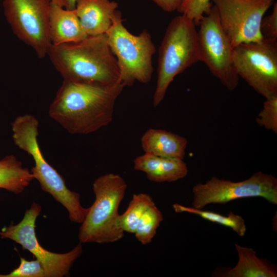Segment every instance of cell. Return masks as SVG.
<instances>
[{
    "mask_svg": "<svg viewBox=\"0 0 277 277\" xmlns=\"http://www.w3.org/2000/svg\"><path fill=\"white\" fill-rule=\"evenodd\" d=\"M124 86L63 80L49 114L71 134H87L111 123L115 101Z\"/></svg>",
    "mask_w": 277,
    "mask_h": 277,
    "instance_id": "obj_1",
    "label": "cell"
},
{
    "mask_svg": "<svg viewBox=\"0 0 277 277\" xmlns=\"http://www.w3.org/2000/svg\"><path fill=\"white\" fill-rule=\"evenodd\" d=\"M47 56L64 80L101 85L119 82L116 58L106 33L75 43L51 44Z\"/></svg>",
    "mask_w": 277,
    "mask_h": 277,
    "instance_id": "obj_2",
    "label": "cell"
},
{
    "mask_svg": "<svg viewBox=\"0 0 277 277\" xmlns=\"http://www.w3.org/2000/svg\"><path fill=\"white\" fill-rule=\"evenodd\" d=\"M38 121L33 115L25 114L11 123L15 145L32 157L35 165L31 170L43 190L49 193L67 210L72 222L82 223L88 211L80 202V194L70 190L62 176L45 159L37 141Z\"/></svg>",
    "mask_w": 277,
    "mask_h": 277,
    "instance_id": "obj_3",
    "label": "cell"
},
{
    "mask_svg": "<svg viewBox=\"0 0 277 277\" xmlns=\"http://www.w3.org/2000/svg\"><path fill=\"white\" fill-rule=\"evenodd\" d=\"M196 26L192 20L181 14L169 23L159 48L154 107L163 101L177 75L201 62Z\"/></svg>",
    "mask_w": 277,
    "mask_h": 277,
    "instance_id": "obj_4",
    "label": "cell"
},
{
    "mask_svg": "<svg viewBox=\"0 0 277 277\" xmlns=\"http://www.w3.org/2000/svg\"><path fill=\"white\" fill-rule=\"evenodd\" d=\"M92 187L95 199L79 228L80 242L118 241L125 232L120 224L118 207L125 194L126 183L120 175L108 173L97 177Z\"/></svg>",
    "mask_w": 277,
    "mask_h": 277,
    "instance_id": "obj_5",
    "label": "cell"
},
{
    "mask_svg": "<svg viewBox=\"0 0 277 277\" xmlns=\"http://www.w3.org/2000/svg\"><path fill=\"white\" fill-rule=\"evenodd\" d=\"M106 34L116 58L119 82L124 87L132 86L135 82L148 83L153 72L152 57L156 49L147 30L144 29L138 35L132 34L124 25L118 11Z\"/></svg>",
    "mask_w": 277,
    "mask_h": 277,
    "instance_id": "obj_6",
    "label": "cell"
},
{
    "mask_svg": "<svg viewBox=\"0 0 277 277\" xmlns=\"http://www.w3.org/2000/svg\"><path fill=\"white\" fill-rule=\"evenodd\" d=\"M233 63L239 77L258 94L265 98L277 95V39L234 47Z\"/></svg>",
    "mask_w": 277,
    "mask_h": 277,
    "instance_id": "obj_7",
    "label": "cell"
},
{
    "mask_svg": "<svg viewBox=\"0 0 277 277\" xmlns=\"http://www.w3.org/2000/svg\"><path fill=\"white\" fill-rule=\"evenodd\" d=\"M191 207L203 209L210 204H226L242 198L261 197L277 204V179L270 174L258 171L244 181L232 182L212 176L192 188Z\"/></svg>",
    "mask_w": 277,
    "mask_h": 277,
    "instance_id": "obj_8",
    "label": "cell"
},
{
    "mask_svg": "<svg viewBox=\"0 0 277 277\" xmlns=\"http://www.w3.org/2000/svg\"><path fill=\"white\" fill-rule=\"evenodd\" d=\"M6 19L13 33L38 58L47 56L49 35V0H3Z\"/></svg>",
    "mask_w": 277,
    "mask_h": 277,
    "instance_id": "obj_9",
    "label": "cell"
},
{
    "mask_svg": "<svg viewBox=\"0 0 277 277\" xmlns=\"http://www.w3.org/2000/svg\"><path fill=\"white\" fill-rule=\"evenodd\" d=\"M198 26L201 62L228 90L235 89L240 77L234 66L233 47L221 26L214 5Z\"/></svg>",
    "mask_w": 277,
    "mask_h": 277,
    "instance_id": "obj_10",
    "label": "cell"
},
{
    "mask_svg": "<svg viewBox=\"0 0 277 277\" xmlns=\"http://www.w3.org/2000/svg\"><path fill=\"white\" fill-rule=\"evenodd\" d=\"M42 207L33 202L18 224L4 227L0 231L3 239L11 240L31 252L43 265L46 277H63L69 275L70 268L83 252L81 243L72 250L64 253L52 252L45 249L37 241L35 222Z\"/></svg>",
    "mask_w": 277,
    "mask_h": 277,
    "instance_id": "obj_11",
    "label": "cell"
},
{
    "mask_svg": "<svg viewBox=\"0 0 277 277\" xmlns=\"http://www.w3.org/2000/svg\"><path fill=\"white\" fill-rule=\"evenodd\" d=\"M212 1L217 9L221 26L233 48L263 39L261 22L274 0Z\"/></svg>",
    "mask_w": 277,
    "mask_h": 277,
    "instance_id": "obj_12",
    "label": "cell"
},
{
    "mask_svg": "<svg viewBox=\"0 0 277 277\" xmlns=\"http://www.w3.org/2000/svg\"><path fill=\"white\" fill-rule=\"evenodd\" d=\"M118 4L110 0H76L75 10L89 35L105 34L118 12Z\"/></svg>",
    "mask_w": 277,
    "mask_h": 277,
    "instance_id": "obj_13",
    "label": "cell"
},
{
    "mask_svg": "<svg viewBox=\"0 0 277 277\" xmlns=\"http://www.w3.org/2000/svg\"><path fill=\"white\" fill-rule=\"evenodd\" d=\"M135 170L145 172L151 181L171 182L185 177L188 167L183 160L160 157L145 153L134 160Z\"/></svg>",
    "mask_w": 277,
    "mask_h": 277,
    "instance_id": "obj_14",
    "label": "cell"
},
{
    "mask_svg": "<svg viewBox=\"0 0 277 277\" xmlns=\"http://www.w3.org/2000/svg\"><path fill=\"white\" fill-rule=\"evenodd\" d=\"M49 35L51 43L54 45L78 42L88 36L75 9H67L52 3L49 14Z\"/></svg>",
    "mask_w": 277,
    "mask_h": 277,
    "instance_id": "obj_15",
    "label": "cell"
},
{
    "mask_svg": "<svg viewBox=\"0 0 277 277\" xmlns=\"http://www.w3.org/2000/svg\"><path fill=\"white\" fill-rule=\"evenodd\" d=\"M239 258L233 267H220L213 272L212 276L218 277H276L275 265L265 259L259 258L251 248L235 244Z\"/></svg>",
    "mask_w": 277,
    "mask_h": 277,
    "instance_id": "obj_16",
    "label": "cell"
},
{
    "mask_svg": "<svg viewBox=\"0 0 277 277\" xmlns=\"http://www.w3.org/2000/svg\"><path fill=\"white\" fill-rule=\"evenodd\" d=\"M141 144L145 153L160 157L183 160L187 140L170 131L150 128L142 136Z\"/></svg>",
    "mask_w": 277,
    "mask_h": 277,
    "instance_id": "obj_17",
    "label": "cell"
},
{
    "mask_svg": "<svg viewBox=\"0 0 277 277\" xmlns=\"http://www.w3.org/2000/svg\"><path fill=\"white\" fill-rule=\"evenodd\" d=\"M34 179L29 170L13 155H8L0 160V189L19 194Z\"/></svg>",
    "mask_w": 277,
    "mask_h": 277,
    "instance_id": "obj_18",
    "label": "cell"
},
{
    "mask_svg": "<svg viewBox=\"0 0 277 277\" xmlns=\"http://www.w3.org/2000/svg\"><path fill=\"white\" fill-rule=\"evenodd\" d=\"M176 212H187L197 215L203 219L216 223L231 228L240 236H243L246 231L244 219L240 215L230 211L227 216L218 213L197 209L192 207H187L175 204L173 205Z\"/></svg>",
    "mask_w": 277,
    "mask_h": 277,
    "instance_id": "obj_19",
    "label": "cell"
},
{
    "mask_svg": "<svg viewBox=\"0 0 277 277\" xmlns=\"http://www.w3.org/2000/svg\"><path fill=\"white\" fill-rule=\"evenodd\" d=\"M153 203L152 198L148 194H134L125 212L120 214V224L123 231L134 234L138 220Z\"/></svg>",
    "mask_w": 277,
    "mask_h": 277,
    "instance_id": "obj_20",
    "label": "cell"
},
{
    "mask_svg": "<svg viewBox=\"0 0 277 277\" xmlns=\"http://www.w3.org/2000/svg\"><path fill=\"white\" fill-rule=\"evenodd\" d=\"M163 220L162 213L153 203L146 210L137 222L134 233L137 240L143 245L151 243Z\"/></svg>",
    "mask_w": 277,
    "mask_h": 277,
    "instance_id": "obj_21",
    "label": "cell"
},
{
    "mask_svg": "<svg viewBox=\"0 0 277 277\" xmlns=\"http://www.w3.org/2000/svg\"><path fill=\"white\" fill-rule=\"evenodd\" d=\"M210 0H182L177 11L192 20L197 26L212 6Z\"/></svg>",
    "mask_w": 277,
    "mask_h": 277,
    "instance_id": "obj_22",
    "label": "cell"
},
{
    "mask_svg": "<svg viewBox=\"0 0 277 277\" xmlns=\"http://www.w3.org/2000/svg\"><path fill=\"white\" fill-rule=\"evenodd\" d=\"M256 122L260 126L277 133V95L265 98Z\"/></svg>",
    "mask_w": 277,
    "mask_h": 277,
    "instance_id": "obj_23",
    "label": "cell"
},
{
    "mask_svg": "<svg viewBox=\"0 0 277 277\" xmlns=\"http://www.w3.org/2000/svg\"><path fill=\"white\" fill-rule=\"evenodd\" d=\"M0 277H46L44 268L38 260H26L21 258L20 264L11 272L0 274Z\"/></svg>",
    "mask_w": 277,
    "mask_h": 277,
    "instance_id": "obj_24",
    "label": "cell"
},
{
    "mask_svg": "<svg viewBox=\"0 0 277 277\" xmlns=\"http://www.w3.org/2000/svg\"><path fill=\"white\" fill-rule=\"evenodd\" d=\"M272 6V12L263 17L260 30L264 38L277 39V3Z\"/></svg>",
    "mask_w": 277,
    "mask_h": 277,
    "instance_id": "obj_25",
    "label": "cell"
},
{
    "mask_svg": "<svg viewBox=\"0 0 277 277\" xmlns=\"http://www.w3.org/2000/svg\"><path fill=\"white\" fill-rule=\"evenodd\" d=\"M154 3L163 11L172 12L177 11L182 0H149Z\"/></svg>",
    "mask_w": 277,
    "mask_h": 277,
    "instance_id": "obj_26",
    "label": "cell"
},
{
    "mask_svg": "<svg viewBox=\"0 0 277 277\" xmlns=\"http://www.w3.org/2000/svg\"><path fill=\"white\" fill-rule=\"evenodd\" d=\"M52 4H56L65 9L73 10L75 9L76 0H49Z\"/></svg>",
    "mask_w": 277,
    "mask_h": 277,
    "instance_id": "obj_27",
    "label": "cell"
}]
</instances>
